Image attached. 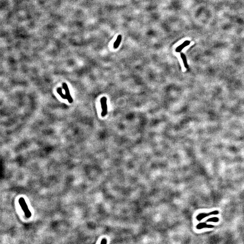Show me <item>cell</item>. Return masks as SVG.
Here are the masks:
<instances>
[{
  "label": "cell",
  "instance_id": "ba28073f",
  "mask_svg": "<svg viewBox=\"0 0 244 244\" xmlns=\"http://www.w3.org/2000/svg\"><path fill=\"white\" fill-rule=\"evenodd\" d=\"M181 57L182 59H183V61L184 62V66H185V67H187V61L186 59V57L185 56V55L183 54V53H182L181 54Z\"/></svg>",
  "mask_w": 244,
  "mask_h": 244
},
{
  "label": "cell",
  "instance_id": "8992f818",
  "mask_svg": "<svg viewBox=\"0 0 244 244\" xmlns=\"http://www.w3.org/2000/svg\"><path fill=\"white\" fill-rule=\"evenodd\" d=\"M211 227H213V226L207 225V224L205 223H200L197 226V228L198 229H202L204 228H211Z\"/></svg>",
  "mask_w": 244,
  "mask_h": 244
},
{
  "label": "cell",
  "instance_id": "3957f363",
  "mask_svg": "<svg viewBox=\"0 0 244 244\" xmlns=\"http://www.w3.org/2000/svg\"><path fill=\"white\" fill-rule=\"evenodd\" d=\"M218 211H211V212L210 213H201V214H199L198 216H197V219L199 221H200L201 220L204 218V217H208V216H210V215H216V214H217L218 213Z\"/></svg>",
  "mask_w": 244,
  "mask_h": 244
},
{
  "label": "cell",
  "instance_id": "52a82bcc",
  "mask_svg": "<svg viewBox=\"0 0 244 244\" xmlns=\"http://www.w3.org/2000/svg\"><path fill=\"white\" fill-rule=\"evenodd\" d=\"M57 92H58V94H59V95L63 99H66V95L64 94L63 93V91H62V89L61 88H58L57 89Z\"/></svg>",
  "mask_w": 244,
  "mask_h": 244
},
{
  "label": "cell",
  "instance_id": "6da1fadb",
  "mask_svg": "<svg viewBox=\"0 0 244 244\" xmlns=\"http://www.w3.org/2000/svg\"><path fill=\"white\" fill-rule=\"evenodd\" d=\"M100 103L101 105L102 111L101 113L102 117H105L107 114V98L105 97H102L100 99Z\"/></svg>",
  "mask_w": 244,
  "mask_h": 244
},
{
  "label": "cell",
  "instance_id": "7a4b0ae2",
  "mask_svg": "<svg viewBox=\"0 0 244 244\" xmlns=\"http://www.w3.org/2000/svg\"><path fill=\"white\" fill-rule=\"evenodd\" d=\"M63 88L64 90V91H65V93H66V99H67L68 101L69 102V103H72V102H73V99L71 97V96L70 95V91L69 90L68 87V86L67 85V84L65 83H64L63 84Z\"/></svg>",
  "mask_w": 244,
  "mask_h": 244
},
{
  "label": "cell",
  "instance_id": "277c9868",
  "mask_svg": "<svg viewBox=\"0 0 244 244\" xmlns=\"http://www.w3.org/2000/svg\"><path fill=\"white\" fill-rule=\"evenodd\" d=\"M190 41H186L184 42L182 44H181L180 46H179L178 47H177L176 49V51L177 52H180L182 50L184 49V48L186 47L187 46L189 45L190 44Z\"/></svg>",
  "mask_w": 244,
  "mask_h": 244
},
{
  "label": "cell",
  "instance_id": "5b68a950",
  "mask_svg": "<svg viewBox=\"0 0 244 244\" xmlns=\"http://www.w3.org/2000/svg\"><path fill=\"white\" fill-rule=\"evenodd\" d=\"M121 40H122V36L121 35H119L118 36L117 38V39L116 40L114 43V48L115 49H117L119 44H120L121 41Z\"/></svg>",
  "mask_w": 244,
  "mask_h": 244
},
{
  "label": "cell",
  "instance_id": "9c48e42d",
  "mask_svg": "<svg viewBox=\"0 0 244 244\" xmlns=\"http://www.w3.org/2000/svg\"><path fill=\"white\" fill-rule=\"evenodd\" d=\"M218 221V218L217 217H214V218H211L210 219L208 220V222H217Z\"/></svg>",
  "mask_w": 244,
  "mask_h": 244
}]
</instances>
